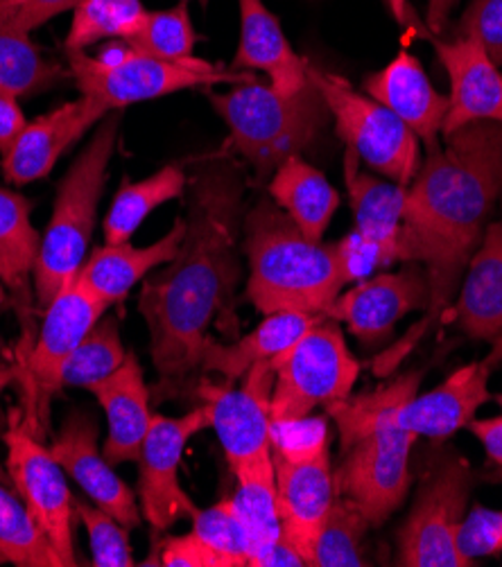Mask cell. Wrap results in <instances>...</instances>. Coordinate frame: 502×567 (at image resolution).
<instances>
[{
	"instance_id": "4fadbf2b",
	"label": "cell",
	"mask_w": 502,
	"mask_h": 567,
	"mask_svg": "<svg viewBox=\"0 0 502 567\" xmlns=\"http://www.w3.org/2000/svg\"><path fill=\"white\" fill-rule=\"evenodd\" d=\"M206 427H211V416L204 405L180 419L152 416L139 452V499L143 520L154 529L173 527L197 512L180 482V466L188 441Z\"/></svg>"
},
{
	"instance_id": "7bdbcfd3",
	"label": "cell",
	"mask_w": 502,
	"mask_h": 567,
	"mask_svg": "<svg viewBox=\"0 0 502 567\" xmlns=\"http://www.w3.org/2000/svg\"><path fill=\"white\" fill-rule=\"evenodd\" d=\"M455 37H475L493 64L502 69V0H471L460 17Z\"/></svg>"
},
{
	"instance_id": "4dcf8cb0",
	"label": "cell",
	"mask_w": 502,
	"mask_h": 567,
	"mask_svg": "<svg viewBox=\"0 0 502 567\" xmlns=\"http://www.w3.org/2000/svg\"><path fill=\"white\" fill-rule=\"evenodd\" d=\"M238 493L232 497L249 540V567L278 540L284 538L281 516L276 504L274 460H260L234 471Z\"/></svg>"
},
{
	"instance_id": "83f0119b",
	"label": "cell",
	"mask_w": 502,
	"mask_h": 567,
	"mask_svg": "<svg viewBox=\"0 0 502 567\" xmlns=\"http://www.w3.org/2000/svg\"><path fill=\"white\" fill-rule=\"evenodd\" d=\"M319 317L301 315V312H276L265 315V321L245 334L238 342L225 347L215 342L208 334L202 355L199 369L204 373H217L225 378V382L234 384L245 378V373L260 362H269L278 353H284L295 339L308 330Z\"/></svg>"
},
{
	"instance_id": "4316f807",
	"label": "cell",
	"mask_w": 502,
	"mask_h": 567,
	"mask_svg": "<svg viewBox=\"0 0 502 567\" xmlns=\"http://www.w3.org/2000/svg\"><path fill=\"white\" fill-rule=\"evenodd\" d=\"M267 195L315 243H324V234L342 202L324 173L304 156H290L274 169Z\"/></svg>"
},
{
	"instance_id": "5bb4252c",
	"label": "cell",
	"mask_w": 502,
	"mask_h": 567,
	"mask_svg": "<svg viewBox=\"0 0 502 567\" xmlns=\"http://www.w3.org/2000/svg\"><path fill=\"white\" fill-rule=\"evenodd\" d=\"M272 362L254 364L240 389L208 380L197 384L195 393L208 410L211 427H215L232 471L272 457Z\"/></svg>"
},
{
	"instance_id": "f546056e",
	"label": "cell",
	"mask_w": 502,
	"mask_h": 567,
	"mask_svg": "<svg viewBox=\"0 0 502 567\" xmlns=\"http://www.w3.org/2000/svg\"><path fill=\"white\" fill-rule=\"evenodd\" d=\"M188 188V177L184 167L171 163L161 167L147 179L125 182L116 193L114 202L104 219V240L106 245L130 243L139 231V226L156 210L158 206L182 199Z\"/></svg>"
},
{
	"instance_id": "484cf974",
	"label": "cell",
	"mask_w": 502,
	"mask_h": 567,
	"mask_svg": "<svg viewBox=\"0 0 502 567\" xmlns=\"http://www.w3.org/2000/svg\"><path fill=\"white\" fill-rule=\"evenodd\" d=\"M345 184L356 231L395 249L401 262H410V247L403 226L408 188L369 175L360 167V158L351 150L345 152Z\"/></svg>"
},
{
	"instance_id": "8992f818",
	"label": "cell",
	"mask_w": 502,
	"mask_h": 567,
	"mask_svg": "<svg viewBox=\"0 0 502 567\" xmlns=\"http://www.w3.org/2000/svg\"><path fill=\"white\" fill-rule=\"evenodd\" d=\"M208 100L229 127L234 152L258 177L274 173L290 156L306 154L330 118L310 80L301 91L286 95L254 78L232 84L227 93L208 91Z\"/></svg>"
},
{
	"instance_id": "ab89813d",
	"label": "cell",
	"mask_w": 502,
	"mask_h": 567,
	"mask_svg": "<svg viewBox=\"0 0 502 567\" xmlns=\"http://www.w3.org/2000/svg\"><path fill=\"white\" fill-rule=\"evenodd\" d=\"M332 251L335 260H338L345 286H349V282H360L392 262H401L395 249L365 238L356 229L340 243H332Z\"/></svg>"
},
{
	"instance_id": "ffe728a7",
	"label": "cell",
	"mask_w": 502,
	"mask_h": 567,
	"mask_svg": "<svg viewBox=\"0 0 502 567\" xmlns=\"http://www.w3.org/2000/svg\"><path fill=\"white\" fill-rule=\"evenodd\" d=\"M495 367L498 362L486 355L480 362L458 369L432 391L417 393L399 412L401 427L430 441L455 436L475 419L478 410L491 401L486 384Z\"/></svg>"
},
{
	"instance_id": "1f68e13d",
	"label": "cell",
	"mask_w": 502,
	"mask_h": 567,
	"mask_svg": "<svg viewBox=\"0 0 502 567\" xmlns=\"http://www.w3.org/2000/svg\"><path fill=\"white\" fill-rule=\"evenodd\" d=\"M0 554L19 567H64L21 495L0 480Z\"/></svg>"
},
{
	"instance_id": "7402d4cb",
	"label": "cell",
	"mask_w": 502,
	"mask_h": 567,
	"mask_svg": "<svg viewBox=\"0 0 502 567\" xmlns=\"http://www.w3.org/2000/svg\"><path fill=\"white\" fill-rule=\"evenodd\" d=\"M365 93L401 118L426 150L441 143L451 100L432 86L421 62L410 52H399L382 71L371 73L365 80Z\"/></svg>"
},
{
	"instance_id": "b9f144b4",
	"label": "cell",
	"mask_w": 502,
	"mask_h": 567,
	"mask_svg": "<svg viewBox=\"0 0 502 567\" xmlns=\"http://www.w3.org/2000/svg\"><path fill=\"white\" fill-rule=\"evenodd\" d=\"M80 3L84 0H0V32L30 34Z\"/></svg>"
},
{
	"instance_id": "f35d334b",
	"label": "cell",
	"mask_w": 502,
	"mask_h": 567,
	"mask_svg": "<svg viewBox=\"0 0 502 567\" xmlns=\"http://www.w3.org/2000/svg\"><path fill=\"white\" fill-rule=\"evenodd\" d=\"M75 514L82 520L91 540V565L95 567H132V545L130 529L121 525L114 516L106 514L98 504L89 506L75 499Z\"/></svg>"
},
{
	"instance_id": "e575fe53",
	"label": "cell",
	"mask_w": 502,
	"mask_h": 567,
	"mask_svg": "<svg viewBox=\"0 0 502 567\" xmlns=\"http://www.w3.org/2000/svg\"><path fill=\"white\" fill-rule=\"evenodd\" d=\"M371 523L351 499L335 495L328 518L315 545L313 567H362L369 565L365 556V538Z\"/></svg>"
},
{
	"instance_id": "7a4b0ae2",
	"label": "cell",
	"mask_w": 502,
	"mask_h": 567,
	"mask_svg": "<svg viewBox=\"0 0 502 567\" xmlns=\"http://www.w3.org/2000/svg\"><path fill=\"white\" fill-rule=\"evenodd\" d=\"M502 197V123H471L428 150L408 186L403 226L410 262L423 265L430 282L426 317L376 360L389 375L449 310Z\"/></svg>"
},
{
	"instance_id": "d590c367",
	"label": "cell",
	"mask_w": 502,
	"mask_h": 567,
	"mask_svg": "<svg viewBox=\"0 0 502 567\" xmlns=\"http://www.w3.org/2000/svg\"><path fill=\"white\" fill-rule=\"evenodd\" d=\"M197 39L199 37L193 28L188 12V0H180L171 10L147 12L143 28L125 43L132 50L147 56H156V60L163 62L199 64L204 60L195 56Z\"/></svg>"
},
{
	"instance_id": "ac0fdd59",
	"label": "cell",
	"mask_w": 502,
	"mask_h": 567,
	"mask_svg": "<svg viewBox=\"0 0 502 567\" xmlns=\"http://www.w3.org/2000/svg\"><path fill=\"white\" fill-rule=\"evenodd\" d=\"M98 423L86 412H73L54 436L50 452L75 484L106 514L114 516L130 532L143 520L141 506L132 488L116 475L98 447Z\"/></svg>"
},
{
	"instance_id": "681fc988",
	"label": "cell",
	"mask_w": 502,
	"mask_h": 567,
	"mask_svg": "<svg viewBox=\"0 0 502 567\" xmlns=\"http://www.w3.org/2000/svg\"><path fill=\"white\" fill-rule=\"evenodd\" d=\"M8 288L3 286V280H0V303H3L6 301V297H8V292H6Z\"/></svg>"
},
{
	"instance_id": "bcb514c9",
	"label": "cell",
	"mask_w": 502,
	"mask_h": 567,
	"mask_svg": "<svg viewBox=\"0 0 502 567\" xmlns=\"http://www.w3.org/2000/svg\"><path fill=\"white\" fill-rule=\"evenodd\" d=\"M467 430L482 443L489 462L502 468V416L473 419Z\"/></svg>"
},
{
	"instance_id": "3957f363",
	"label": "cell",
	"mask_w": 502,
	"mask_h": 567,
	"mask_svg": "<svg viewBox=\"0 0 502 567\" xmlns=\"http://www.w3.org/2000/svg\"><path fill=\"white\" fill-rule=\"evenodd\" d=\"M423 373L410 371L373 391L326 405L340 432L342 464L335 495L360 506L371 527L385 525L408 497L410 455L419 439L399 423L401 408L414 399Z\"/></svg>"
},
{
	"instance_id": "d4e9b609",
	"label": "cell",
	"mask_w": 502,
	"mask_h": 567,
	"mask_svg": "<svg viewBox=\"0 0 502 567\" xmlns=\"http://www.w3.org/2000/svg\"><path fill=\"white\" fill-rule=\"evenodd\" d=\"M184 236L186 217H177L173 229L154 245H104L84 260L78 278L109 308L123 301L134 290V286H139L154 269L171 262L177 256Z\"/></svg>"
},
{
	"instance_id": "836d02e7",
	"label": "cell",
	"mask_w": 502,
	"mask_h": 567,
	"mask_svg": "<svg viewBox=\"0 0 502 567\" xmlns=\"http://www.w3.org/2000/svg\"><path fill=\"white\" fill-rule=\"evenodd\" d=\"M66 75L71 73L50 62L30 34L0 32V89L28 97L60 84Z\"/></svg>"
},
{
	"instance_id": "603a6c76",
	"label": "cell",
	"mask_w": 502,
	"mask_h": 567,
	"mask_svg": "<svg viewBox=\"0 0 502 567\" xmlns=\"http://www.w3.org/2000/svg\"><path fill=\"white\" fill-rule=\"evenodd\" d=\"M240 43L232 71H263L269 86L293 95L308 84V62L290 45L281 21L267 10L263 0H238Z\"/></svg>"
},
{
	"instance_id": "f907efd6",
	"label": "cell",
	"mask_w": 502,
	"mask_h": 567,
	"mask_svg": "<svg viewBox=\"0 0 502 567\" xmlns=\"http://www.w3.org/2000/svg\"><path fill=\"white\" fill-rule=\"evenodd\" d=\"M495 401H498V405L502 408V393H498V395H495Z\"/></svg>"
},
{
	"instance_id": "30bf717a",
	"label": "cell",
	"mask_w": 502,
	"mask_h": 567,
	"mask_svg": "<svg viewBox=\"0 0 502 567\" xmlns=\"http://www.w3.org/2000/svg\"><path fill=\"white\" fill-rule=\"evenodd\" d=\"M473 473L455 450L437 457L423 473L412 512L399 529V565L469 567L458 549V532L469 512Z\"/></svg>"
},
{
	"instance_id": "c3c4849f",
	"label": "cell",
	"mask_w": 502,
	"mask_h": 567,
	"mask_svg": "<svg viewBox=\"0 0 502 567\" xmlns=\"http://www.w3.org/2000/svg\"><path fill=\"white\" fill-rule=\"evenodd\" d=\"M14 375H17V371L10 369L3 360H0V401H3V393H6V389L12 384ZM0 421H3V414H0Z\"/></svg>"
},
{
	"instance_id": "74e56055",
	"label": "cell",
	"mask_w": 502,
	"mask_h": 567,
	"mask_svg": "<svg viewBox=\"0 0 502 567\" xmlns=\"http://www.w3.org/2000/svg\"><path fill=\"white\" fill-rule=\"evenodd\" d=\"M193 534L213 549L225 567H245L249 563V540L234 499H222L193 514Z\"/></svg>"
},
{
	"instance_id": "9a60e30c",
	"label": "cell",
	"mask_w": 502,
	"mask_h": 567,
	"mask_svg": "<svg viewBox=\"0 0 502 567\" xmlns=\"http://www.w3.org/2000/svg\"><path fill=\"white\" fill-rule=\"evenodd\" d=\"M430 301V282L423 265L406 262L399 271L369 276L332 301L326 317L340 321L367 349L382 347L392 337L397 323L414 312L426 310Z\"/></svg>"
},
{
	"instance_id": "cb8c5ba5",
	"label": "cell",
	"mask_w": 502,
	"mask_h": 567,
	"mask_svg": "<svg viewBox=\"0 0 502 567\" xmlns=\"http://www.w3.org/2000/svg\"><path fill=\"white\" fill-rule=\"evenodd\" d=\"M106 416L104 457L111 466L139 462L143 439L150 430V391L134 353H127L123 367L89 389Z\"/></svg>"
},
{
	"instance_id": "f6af8a7d",
	"label": "cell",
	"mask_w": 502,
	"mask_h": 567,
	"mask_svg": "<svg viewBox=\"0 0 502 567\" xmlns=\"http://www.w3.org/2000/svg\"><path fill=\"white\" fill-rule=\"evenodd\" d=\"M25 125L28 121L19 97L8 89H0V154H6L12 147Z\"/></svg>"
},
{
	"instance_id": "816d5d0a",
	"label": "cell",
	"mask_w": 502,
	"mask_h": 567,
	"mask_svg": "<svg viewBox=\"0 0 502 567\" xmlns=\"http://www.w3.org/2000/svg\"><path fill=\"white\" fill-rule=\"evenodd\" d=\"M6 563V558H3V554H0V565H3Z\"/></svg>"
},
{
	"instance_id": "52a82bcc",
	"label": "cell",
	"mask_w": 502,
	"mask_h": 567,
	"mask_svg": "<svg viewBox=\"0 0 502 567\" xmlns=\"http://www.w3.org/2000/svg\"><path fill=\"white\" fill-rule=\"evenodd\" d=\"M69 73L82 95L121 111L136 102L156 100L186 89H211L217 84H243L254 80L252 73L225 71L211 62L175 64L132 50L125 41H106L95 54L69 50Z\"/></svg>"
},
{
	"instance_id": "9c48e42d",
	"label": "cell",
	"mask_w": 502,
	"mask_h": 567,
	"mask_svg": "<svg viewBox=\"0 0 502 567\" xmlns=\"http://www.w3.org/2000/svg\"><path fill=\"white\" fill-rule=\"evenodd\" d=\"M308 80L326 102L335 132L369 169L403 188L423 163L419 136L392 111L356 91L345 78L308 62Z\"/></svg>"
},
{
	"instance_id": "7c38bea8",
	"label": "cell",
	"mask_w": 502,
	"mask_h": 567,
	"mask_svg": "<svg viewBox=\"0 0 502 567\" xmlns=\"http://www.w3.org/2000/svg\"><path fill=\"white\" fill-rule=\"evenodd\" d=\"M3 441L8 447V473L17 493L48 536L52 549L58 551L62 565H78L73 545L78 514L66 471L52 457L50 447H45L32 432L23 410L10 412Z\"/></svg>"
},
{
	"instance_id": "d6a6232c",
	"label": "cell",
	"mask_w": 502,
	"mask_h": 567,
	"mask_svg": "<svg viewBox=\"0 0 502 567\" xmlns=\"http://www.w3.org/2000/svg\"><path fill=\"white\" fill-rule=\"evenodd\" d=\"M141 0H84L73 10L66 34L69 50H86L100 41H130L145 23Z\"/></svg>"
},
{
	"instance_id": "f1b7e54d",
	"label": "cell",
	"mask_w": 502,
	"mask_h": 567,
	"mask_svg": "<svg viewBox=\"0 0 502 567\" xmlns=\"http://www.w3.org/2000/svg\"><path fill=\"white\" fill-rule=\"evenodd\" d=\"M30 213L32 204L28 197L0 188V280L14 295L23 317L32 310L34 265L41 243Z\"/></svg>"
},
{
	"instance_id": "e0dca14e",
	"label": "cell",
	"mask_w": 502,
	"mask_h": 567,
	"mask_svg": "<svg viewBox=\"0 0 502 567\" xmlns=\"http://www.w3.org/2000/svg\"><path fill=\"white\" fill-rule=\"evenodd\" d=\"M423 32V30H421ZM437 50V60L451 82V106L441 136L471 123H502V71L475 37L439 39L423 32Z\"/></svg>"
},
{
	"instance_id": "5b68a950",
	"label": "cell",
	"mask_w": 502,
	"mask_h": 567,
	"mask_svg": "<svg viewBox=\"0 0 502 567\" xmlns=\"http://www.w3.org/2000/svg\"><path fill=\"white\" fill-rule=\"evenodd\" d=\"M119 136L121 113H106L58 186L34 265V297L43 310L86 260Z\"/></svg>"
},
{
	"instance_id": "d6986e66",
	"label": "cell",
	"mask_w": 502,
	"mask_h": 567,
	"mask_svg": "<svg viewBox=\"0 0 502 567\" xmlns=\"http://www.w3.org/2000/svg\"><path fill=\"white\" fill-rule=\"evenodd\" d=\"M276 475V504L284 536L313 567L315 545L335 502V473L330 450L313 460H286L272 452Z\"/></svg>"
},
{
	"instance_id": "8d00e7d4",
	"label": "cell",
	"mask_w": 502,
	"mask_h": 567,
	"mask_svg": "<svg viewBox=\"0 0 502 567\" xmlns=\"http://www.w3.org/2000/svg\"><path fill=\"white\" fill-rule=\"evenodd\" d=\"M125 358L127 351L121 339L119 319L102 315L69 358L62 373V386L91 389L95 382L116 373Z\"/></svg>"
},
{
	"instance_id": "2e32d148",
	"label": "cell",
	"mask_w": 502,
	"mask_h": 567,
	"mask_svg": "<svg viewBox=\"0 0 502 567\" xmlns=\"http://www.w3.org/2000/svg\"><path fill=\"white\" fill-rule=\"evenodd\" d=\"M106 113L109 109L89 95L43 113L25 125L6 154H0L3 177L17 186L45 179L64 152L100 125Z\"/></svg>"
},
{
	"instance_id": "ee69618b",
	"label": "cell",
	"mask_w": 502,
	"mask_h": 567,
	"mask_svg": "<svg viewBox=\"0 0 502 567\" xmlns=\"http://www.w3.org/2000/svg\"><path fill=\"white\" fill-rule=\"evenodd\" d=\"M158 565L163 567H225L222 558L208 549L193 532L163 540Z\"/></svg>"
},
{
	"instance_id": "ba28073f",
	"label": "cell",
	"mask_w": 502,
	"mask_h": 567,
	"mask_svg": "<svg viewBox=\"0 0 502 567\" xmlns=\"http://www.w3.org/2000/svg\"><path fill=\"white\" fill-rule=\"evenodd\" d=\"M269 362L272 421H299L317 408L349 399L360 375V362L347 347L340 321L330 317H319Z\"/></svg>"
},
{
	"instance_id": "44dd1931",
	"label": "cell",
	"mask_w": 502,
	"mask_h": 567,
	"mask_svg": "<svg viewBox=\"0 0 502 567\" xmlns=\"http://www.w3.org/2000/svg\"><path fill=\"white\" fill-rule=\"evenodd\" d=\"M451 317L471 339L491 344V358L502 364V215L489 221L458 290Z\"/></svg>"
},
{
	"instance_id": "8fae6325",
	"label": "cell",
	"mask_w": 502,
	"mask_h": 567,
	"mask_svg": "<svg viewBox=\"0 0 502 567\" xmlns=\"http://www.w3.org/2000/svg\"><path fill=\"white\" fill-rule=\"evenodd\" d=\"M106 306L75 276L45 308L43 323L32 349L17 364V378L25 389V421L41 436L48 401L62 389V373L89 330L104 315Z\"/></svg>"
},
{
	"instance_id": "7dc6e473",
	"label": "cell",
	"mask_w": 502,
	"mask_h": 567,
	"mask_svg": "<svg viewBox=\"0 0 502 567\" xmlns=\"http://www.w3.org/2000/svg\"><path fill=\"white\" fill-rule=\"evenodd\" d=\"M460 0H428V12H426V23L430 34H439L445 30L451 21L453 10L458 8Z\"/></svg>"
},
{
	"instance_id": "6da1fadb",
	"label": "cell",
	"mask_w": 502,
	"mask_h": 567,
	"mask_svg": "<svg viewBox=\"0 0 502 567\" xmlns=\"http://www.w3.org/2000/svg\"><path fill=\"white\" fill-rule=\"evenodd\" d=\"M245 175L232 158L202 161L186 188V236L177 256L154 269L139 299L150 328V355L165 382L199 369L215 317L225 310L243 274Z\"/></svg>"
},
{
	"instance_id": "277c9868",
	"label": "cell",
	"mask_w": 502,
	"mask_h": 567,
	"mask_svg": "<svg viewBox=\"0 0 502 567\" xmlns=\"http://www.w3.org/2000/svg\"><path fill=\"white\" fill-rule=\"evenodd\" d=\"M243 238L249 262L247 299L256 310L326 317L345 288L332 245L306 238L269 197L247 210Z\"/></svg>"
},
{
	"instance_id": "60d3db41",
	"label": "cell",
	"mask_w": 502,
	"mask_h": 567,
	"mask_svg": "<svg viewBox=\"0 0 502 567\" xmlns=\"http://www.w3.org/2000/svg\"><path fill=\"white\" fill-rule=\"evenodd\" d=\"M458 549L469 560H478L484 556H500L502 554L500 508H486L475 504L471 512H467L458 532Z\"/></svg>"
}]
</instances>
